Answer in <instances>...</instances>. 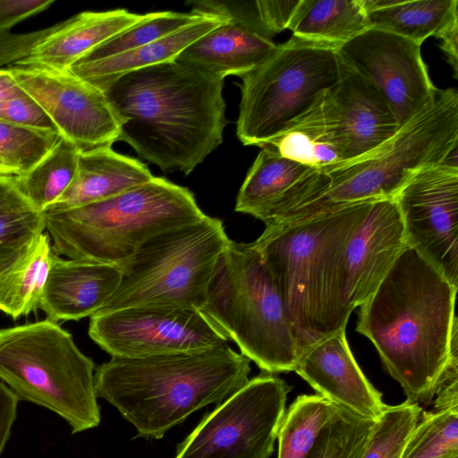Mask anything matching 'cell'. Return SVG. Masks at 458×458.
<instances>
[{
  "label": "cell",
  "instance_id": "cell-1",
  "mask_svg": "<svg viewBox=\"0 0 458 458\" xmlns=\"http://www.w3.org/2000/svg\"><path fill=\"white\" fill-rule=\"evenodd\" d=\"M224 79L178 61L127 72L101 90L118 140L165 172L191 173L223 140Z\"/></svg>",
  "mask_w": 458,
  "mask_h": 458
},
{
  "label": "cell",
  "instance_id": "cell-2",
  "mask_svg": "<svg viewBox=\"0 0 458 458\" xmlns=\"http://www.w3.org/2000/svg\"><path fill=\"white\" fill-rule=\"evenodd\" d=\"M458 287L406 245L375 292L360 306L356 331L376 347L406 400L434 399L448 362Z\"/></svg>",
  "mask_w": 458,
  "mask_h": 458
},
{
  "label": "cell",
  "instance_id": "cell-3",
  "mask_svg": "<svg viewBox=\"0 0 458 458\" xmlns=\"http://www.w3.org/2000/svg\"><path fill=\"white\" fill-rule=\"evenodd\" d=\"M457 148L458 93L453 88L438 89L430 104L377 148L338 165L310 169L267 225L394 199L415 173L444 162Z\"/></svg>",
  "mask_w": 458,
  "mask_h": 458
},
{
  "label": "cell",
  "instance_id": "cell-4",
  "mask_svg": "<svg viewBox=\"0 0 458 458\" xmlns=\"http://www.w3.org/2000/svg\"><path fill=\"white\" fill-rule=\"evenodd\" d=\"M250 360L228 345L201 352L111 359L95 369L94 389L137 437L159 439L194 411L220 403L248 381Z\"/></svg>",
  "mask_w": 458,
  "mask_h": 458
},
{
  "label": "cell",
  "instance_id": "cell-5",
  "mask_svg": "<svg viewBox=\"0 0 458 458\" xmlns=\"http://www.w3.org/2000/svg\"><path fill=\"white\" fill-rule=\"evenodd\" d=\"M370 202L267 225L253 242L284 301L299 356L346 327L349 317L341 303L338 263L345 242Z\"/></svg>",
  "mask_w": 458,
  "mask_h": 458
},
{
  "label": "cell",
  "instance_id": "cell-6",
  "mask_svg": "<svg viewBox=\"0 0 458 458\" xmlns=\"http://www.w3.org/2000/svg\"><path fill=\"white\" fill-rule=\"evenodd\" d=\"M44 215L56 255L121 267L151 238L206 214L189 189L154 176L108 199Z\"/></svg>",
  "mask_w": 458,
  "mask_h": 458
},
{
  "label": "cell",
  "instance_id": "cell-7",
  "mask_svg": "<svg viewBox=\"0 0 458 458\" xmlns=\"http://www.w3.org/2000/svg\"><path fill=\"white\" fill-rule=\"evenodd\" d=\"M265 373L294 371L299 351L280 293L253 242L229 239L200 310Z\"/></svg>",
  "mask_w": 458,
  "mask_h": 458
},
{
  "label": "cell",
  "instance_id": "cell-8",
  "mask_svg": "<svg viewBox=\"0 0 458 458\" xmlns=\"http://www.w3.org/2000/svg\"><path fill=\"white\" fill-rule=\"evenodd\" d=\"M95 364L50 319L0 329V380L21 401L61 417L72 434L98 427Z\"/></svg>",
  "mask_w": 458,
  "mask_h": 458
},
{
  "label": "cell",
  "instance_id": "cell-9",
  "mask_svg": "<svg viewBox=\"0 0 458 458\" xmlns=\"http://www.w3.org/2000/svg\"><path fill=\"white\" fill-rule=\"evenodd\" d=\"M229 239L223 221L207 215L151 238L120 267V284L98 312L132 307L200 310Z\"/></svg>",
  "mask_w": 458,
  "mask_h": 458
},
{
  "label": "cell",
  "instance_id": "cell-10",
  "mask_svg": "<svg viewBox=\"0 0 458 458\" xmlns=\"http://www.w3.org/2000/svg\"><path fill=\"white\" fill-rule=\"evenodd\" d=\"M336 48L292 36L257 68L242 76L236 134L260 147L308 111L337 82Z\"/></svg>",
  "mask_w": 458,
  "mask_h": 458
},
{
  "label": "cell",
  "instance_id": "cell-11",
  "mask_svg": "<svg viewBox=\"0 0 458 458\" xmlns=\"http://www.w3.org/2000/svg\"><path fill=\"white\" fill-rule=\"evenodd\" d=\"M292 387L263 372L207 412L174 458H269Z\"/></svg>",
  "mask_w": 458,
  "mask_h": 458
},
{
  "label": "cell",
  "instance_id": "cell-12",
  "mask_svg": "<svg viewBox=\"0 0 458 458\" xmlns=\"http://www.w3.org/2000/svg\"><path fill=\"white\" fill-rule=\"evenodd\" d=\"M89 337L111 357L144 358L201 352L229 339L201 310L132 307L90 317Z\"/></svg>",
  "mask_w": 458,
  "mask_h": 458
},
{
  "label": "cell",
  "instance_id": "cell-13",
  "mask_svg": "<svg viewBox=\"0 0 458 458\" xmlns=\"http://www.w3.org/2000/svg\"><path fill=\"white\" fill-rule=\"evenodd\" d=\"M394 199L406 245L458 287V167L442 162L421 168Z\"/></svg>",
  "mask_w": 458,
  "mask_h": 458
},
{
  "label": "cell",
  "instance_id": "cell-14",
  "mask_svg": "<svg viewBox=\"0 0 458 458\" xmlns=\"http://www.w3.org/2000/svg\"><path fill=\"white\" fill-rule=\"evenodd\" d=\"M421 45L394 33L368 28L336 51L341 60L384 97L402 127L438 91L421 55Z\"/></svg>",
  "mask_w": 458,
  "mask_h": 458
},
{
  "label": "cell",
  "instance_id": "cell-15",
  "mask_svg": "<svg viewBox=\"0 0 458 458\" xmlns=\"http://www.w3.org/2000/svg\"><path fill=\"white\" fill-rule=\"evenodd\" d=\"M7 68L22 90L45 110L60 136L80 151L112 147L119 140L120 123L100 89L69 69L14 64Z\"/></svg>",
  "mask_w": 458,
  "mask_h": 458
},
{
  "label": "cell",
  "instance_id": "cell-16",
  "mask_svg": "<svg viewBox=\"0 0 458 458\" xmlns=\"http://www.w3.org/2000/svg\"><path fill=\"white\" fill-rule=\"evenodd\" d=\"M406 247L394 199L371 201L345 242L338 263V287L346 316L377 289Z\"/></svg>",
  "mask_w": 458,
  "mask_h": 458
},
{
  "label": "cell",
  "instance_id": "cell-17",
  "mask_svg": "<svg viewBox=\"0 0 458 458\" xmlns=\"http://www.w3.org/2000/svg\"><path fill=\"white\" fill-rule=\"evenodd\" d=\"M294 371L319 395L361 417L377 420L386 404L367 379L340 329L313 344L299 356Z\"/></svg>",
  "mask_w": 458,
  "mask_h": 458
},
{
  "label": "cell",
  "instance_id": "cell-18",
  "mask_svg": "<svg viewBox=\"0 0 458 458\" xmlns=\"http://www.w3.org/2000/svg\"><path fill=\"white\" fill-rule=\"evenodd\" d=\"M196 11H219L227 20L187 47L176 61L225 79L243 76L262 64L276 48L245 20L222 9L216 2H193Z\"/></svg>",
  "mask_w": 458,
  "mask_h": 458
},
{
  "label": "cell",
  "instance_id": "cell-19",
  "mask_svg": "<svg viewBox=\"0 0 458 458\" xmlns=\"http://www.w3.org/2000/svg\"><path fill=\"white\" fill-rule=\"evenodd\" d=\"M121 279L122 271L116 266L56 255L39 309L55 322L91 317L107 302Z\"/></svg>",
  "mask_w": 458,
  "mask_h": 458
},
{
  "label": "cell",
  "instance_id": "cell-20",
  "mask_svg": "<svg viewBox=\"0 0 458 458\" xmlns=\"http://www.w3.org/2000/svg\"><path fill=\"white\" fill-rule=\"evenodd\" d=\"M329 93L349 140L350 161L377 148L401 128L379 91L343 61Z\"/></svg>",
  "mask_w": 458,
  "mask_h": 458
},
{
  "label": "cell",
  "instance_id": "cell-21",
  "mask_svg": "<svg viewBox=\"0 0 458 458\" xmlns=\"http://www.w3.org/2000/svg\"><path fill=\"white\" fill-rule=\"evenodd\" d=\"M329 90L322 93L308 111L259 148H271L284 157L316 170L350 161L349 140Z\"/></svg>",
  "mask_w": 458,
  "mask_h": 458
},
{
  "label": "cell",
  "instance_id": "cell-22",
  "mask_svg": "<svg viewBox=\"0 0 458 458\" xmlns=\"http://www.w3.org/2000/svg\"><path fill=\"white\" fill-rule=\"evenodd\" d=\"M143 14L126 9L83 12L59 22L14 65L67 70L94 48L138 22Z\"/></svg>",
  "mask_w": 458,
  "mask_h": 458
},
{
  "label": "cell",
  "instance_id": "cell-23",
  "mask_svg": "<svg viewBox=\"0 0 458 458\" xmlns=\"http://www.w3.org/2000/svg\"><path fill=\"white\" fill-rule=\"evenodd\" d=\"M153 177L144 163L115 152L111 146L80 151L73 180L47 211L66 210L108 199Z\"/></svg>",
  "mask_w": 458,
  "mask_h": 458
},
{
  "label": "cell",
  "instance_id": "cell-24",
  "mask_svg": "<svg viewBox=\"0 0 458 458\" xmlns=\"http://www.w3.org/2000/svg\"><path fill=\"white\" fill-rule=\"evenodd\" d=\"M197 13H202L199 19L162 38L116 56L92 62H78L69 70L102 89L106 84L127 72L175 61L187 47L223 24L228 18L225 13L219 11Z\"/></svg>",
  "mask_w": 458,
  "mask_h": 458
},
{
  "label": "cell",
  "instance_id": "cell-25",
  "mask_svg": "<svg viewBox=\"0 0 458 458\" xmlns=\"http://www.w3.org/2000/svg\"><path fill=\"white\" fill-rule=\"evenodd\" d=\"M236 199L235 211L267 223L301 178L312 168L260 148Z\"/></svg>",
  "mask_w": 458,
  "mask_h": 458
},
{
  "label": "cell",
  "instance_id": "cell-26",
  "mask_svg": "<svg viewBox=\"0 0 458 458\" xmlns=\"http://www.w3.org/2000/svg\"><path fill=\"white\" fill-rule=\"evenodd\" d=\"M56 254L43 232L8 267L0 272V310L16 319L37 312Z\"/></svg>",
  "mask_w": 458,
  "mask_h": 458
},
{
  "label": "cell",
  "instance_id": "cell-27",
  "mask_svg": "<svg viewBox=\"0 0 458 458\" xmlns=\"http://www.w3.org/2000/svg\"><path fill=\"white\" fill-rule=\"evenodd\" d=\"M369 27L386 30L420 45L437 37L458 18L457 0H363Z\"/></svg>",
  "mask_w": 458,
  "mask_h": 458
},
{
  "label": "cell",
  "instance_id": "cell-28",
  "mask_svg": "<svg viewBox=\"0 0 458 458\" xmlns=\"http://www.w3.org/2000/svg\"><path fill=\"white\" fill-rule=\"evenodd\" d=\"M368 28L363 0H300L288 30L295 38L337 49Z\"/></svg>",
  "mask_w": 458,
  "mask_h": 458
},
{
  "label": "cell",
  "instance_id": "cell-29",
  "mask_svg": "<svg viewBox=\"0 0 458 458\" xmlns=\"http://www.w3.org/2000/svg\"><path fill=\"white\" fill-rule=\"evenodd\" d=\"M80 150L61 137L55 147L30 170L15 178L20 192L44 213L67 190L75 175Z\"/></svg>",
  "mask_w": 458,
  "mask_h": 458
},
{
  "label": "cell",
  "instance_id": "cell-30",
  "mask_svg": "<svg viewBox=\"0 0 458 458\" xmlns=\"http://www.w3.org/2000/svg\"><path fill=\"white\" fill-rule=\"evenodd\" d=\"M337 409L319 394L299 395L279 426L277 458H305Z\"/></svg>",
  "mask_w": 458,
  "mask_h": 458
},
{
  "label": "cell",
  "instance_id": "cell-31",
  "mask_svg": "<svg viewBox=\"0 0 458 458\" xmlns=\"http://www.w3.org/2000/svg\"><path fill=\"white\" fill-rule=\"evenodd\" d=\"M201 16L202 13L194 11L145 13L138 22L108 38L79 62L102 60L137 49L178 30Z\"/></svg>",
  "mask_w": 458,
  "mask_h": 458
},
{
  "label": "cell",
  "instance_id": "cell-32",
  "mask_svg": "<svg viewBox=\"0 0 458 458\" xmlns=\"http://www.w3.org/2000/svg\"><path fill=\"white\" fill-rule=\"evenodd\" d=\"M376 420L338 407L305 458H362Z\"/></svg>",
  "mask_w": 458,
  "mask_h": 458
},
{
  "label": "cell",
  "instance_id": "cell-33",
  "mask_svg": "<svg viewBox=\"0 0 458 458\" xmlns=\"http://www.w3.org/2000/svg\"><path fill=\"white\" fill-rule=\"evenodd\" d=\"M14 180L0 178V248H25L46 230L44 213L32 207Z\"/></svg>",
  "mask_w": 458,
  "mask_h": 458
},
{
  "label": "cell",
  "instance_id": "cell-34",
  "mask_svg": "<svg viewBox=\"0 0 458 458\" xmlns=\"http://www.w3.org/2000/svg\"><path fill=\"white\" fill-rule=\"evenodd\" d=\"M401 458H458V409L422 411Z\"/></svg>",
  "mask_w": 458,
  "mask_h": 458
},
{
  "label": "cell",
  "instance_id": "cell-35",
  "mask_svg": "<svg viewBox=\"0 0 458 458\" xmlns=\"http://www.w3.org/2000/svg\"><path fill=\"white\" fill-rule=\"evenodd\" d=\"M421 412L419 403L407 400L386 405L376 420L362 458H401Z\"/></svg>",
  "mask_w": 458,
  "mask_h": 458
},
{
  "label": "cell",
  "instance_id": "cell-36",
  "mask_svg": "<svg viewBox=\"0 0 458 458\" xmlns=\"http://www.w3.org/2000/svg\"><path fill=\"white\" fill-rule=\"evenodd\" d=\"M61 136L0 120V157L17 173H27L58 142Z\"/></svg>",
  "mask_w": 458,
  "mask_h": 458
},
{
  "label": "cell",
  "instance_id": "cell-37",
  "mask_svg": "<svg viewBox=\"0 0 458 458\" xmlns=\"http://www.w3.org/2000/svg\"><path fill=\"white\" fill-rule=\"evenodd\" d=\"M0 120L36 131L59 134L45 110L26 93L0 103Z\"/></svg>",
  "mask_w": 458,
  "mask_h": 458
},
{
  "label": "cell",
  "instance_id": "cell-38",
  "mask_svg": "<svg viewBox=\"0 0 458 458\" xmlns=\"http://www.w3.org/2000/svg\"><path fill=\"white\" fill-rule=\"evenodd\" d=\"M300 0H257L254 7L259 25L271 38L288 29Z\"/></svg>",
  "mask_w": 458,
  "mask_h": 458
},
{
  "label": "cell",
  "instance_id": "cell-39",
  "mask_svg": "<svg viewBox=\"0 0 458 458\" xmlns=\"http://www.w3.org/2000/svg\"><path fill=\"white\" fill-rule=\"evenodd\" d=\"M434 397L433 411L458 409V329L453 334L450 357Z\"/></svg>",
  "mask_w": 458,
  "mask_h": 458
},
{
  "label": "cell",
  "instance_id": "cell-40",
  "mask_svg": "<svg viewBox=\"0 0 458 458\" xmlns=\"http://www.w3.org/2000/svg\"><path fill=\"white\" fill-rule=\"evenodd\" d=\"M54 0H0V33L47 9Z\"/></svg>",
  "mask_w": 458,
  "mask_h": 458
},
{
  "label": "cell",
  "instance_id": "cell-41",
  "mask_svg": "<svg viewBox=\"0 0 458 458\" xmlns=\"http://www.w3.org/2000/svg\"><path fill=\"white\" fill-rule=\"evenodd\" d=\"M37 37L34 33L12 34L7 31L0 33V68L11 65L26 57L35 45Z\"/></svg>",
  "mask_w": 458,
  "mask_h": 458
},
{
  "label": "cell",
  "instance_id": "cell-42",
  "mask_svg": "<svg viewBox=\"0 0 458 458\" xmlns=\"http://www.w3.org/2000/svg\"><path fill=\"white\" fill-rule=\"evenodd\" d=\"M19 401L15 394L0 380V455L16 420Z\"/></svg>",
  "mask_w": 458,
  "mask_h": 458
},
{
  "label": "cell",
  "instance_id": "cell-43",
  "mask_svg": "<svg viewBox=\"0 0 458 458\" xmlns=\"http://www.w3.org/2000/svg\"><path fill=\"white\" fill-rule=\"evenodd\" d=\"M440 40V47L448 63L453 67L454 77L458 73V18L451 21L436 37Z\"/></svg>",
  "mask_w": 458,
  "mask_h": 458
},
{
  "label": "cell",
  "instance_id": "cell-44",
  "mask_svg": "<svg viewBox=\"0 0 458 458\" xmlns=\"http://www.w3.org/2000/svg\"><path fill=\"white\" fill-rule=\"evenodd\" d=\"M8 68H0V103L24 95Z\"/></svg>",
  "mask_w": 458,
  "mask_h": 458
},
{
  "label": "cell",
  "instance_id": "cell-45",
  "mask_svg": "<svg viewBox=\"0 0 458 458\" xmlns=\"http://www.w3.org/2000/svg\"><path fill=\"white\" fill-rule=\"evenodd\" d=\"M0 248V272L12 265L26 249Z\"/></svg>",
  "mask_w": 458,
  "mask_h": 458
},
{
  "label": "cell",
  "instance_id": "cell-46",
  "mask_svg": "<svg viewBox=\"0 0 458 458\" xmlns=\"http://www.w3.org/2000/svg\"><path fill=\"white\" fill-rule=\"evenodd\" d=\"M18 176L17 173L9 167L0 157V178L14 179Z\"/></svg>",
  "mask_w": 458,
  "mask_h": 458
}]
</instances>
